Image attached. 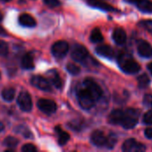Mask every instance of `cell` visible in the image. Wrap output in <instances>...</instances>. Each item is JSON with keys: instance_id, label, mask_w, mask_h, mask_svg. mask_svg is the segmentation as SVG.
Masks as SVG:
<instances>
[{"instance_id": "obj_1", "label": "cell", "mask_w": 152, "mask_h": 152, "mask_svg": "<svg viewBox=\"0 0 152 152\" xmlns=\"http://www.w3.org/2000/svg\"><path fill=\"white\" fill-rule=\"evenodd\" d=\"M140 112L135 109H127L123 113V118L121 121V126L126 129H131L134 127L138 122V117Z\"/></svg>"}, {"instance_id": "obj_2", "label": "cell", "mask_w": 152, "mask_h": 152, "mask_svg": "<svg viewBox=\"0 0 152 152\" xmlns=\"http://www.w3.org/2000/svg\"><path fill=\"white\" fill-rule=\"evenodd\" d=\"M119 66L123 71L127 74H135L140 71L141 66L134 59L123 56L119 59Z\"/></svg>"}, {"instance_id": "obj_3", "label": "cell", "mask_w": 152, "mask_h": 152, "mask_svg": "<svg viewBox=\"0 0 152 152\" xmlns=\"http://www.w3.org/2000/svg\"><path fill=\"white\" fill-rule=\"evenodd\" d=\"M77 99L79 105L84 110H90L94 107L95 100L87 92V90L83 86L77 91Z\"/></svg>"}, {"instance_id": "obj_4", "label": "cell", "mask_w": 152, "mask_h": 152, "mask_svg": "<svg viewBox=\"0 0 152 152\" xmlns=\"http://www.w3.org/2000/svg\"><path fill=\"white\" fill-rule=\"evenodd\" d=\"M83 86L87 90V92L92 95V97L95 101L99 100L102 97V88L92 78H86V79H85V81L83 82Z\"/></svg>"}, {"instance_id": "obj_5", "label": "cell", "mask_w": 152, "mask_h": 152, "mask_svg": "<svg viewBox=\"0 0 152 152\" xmlns=\"http://www.w3.org/2000/svg\"><path fill=\"white\" fill-rule=\"evenodd\" d=\"M69 51V45L67 42L60 40L53 44L52 46V53L56 58H63Z\"/></svg>"}, {"instance_id": "obj_6", "label": "cell", "mask_w": 152, "mask_h": 152, "mask_svg": "<svg viewBox=\"0 0 152 152\" xmlns=\"http://www.w3.org/2000/svg\"><path fill=\"white\" fill-rule=\"evenodd\" d=\"M18 105L20 106V110L23 111H30L32 109V100L28 93L27 92H21L17 100Z\"/></svg>"}, {"instance_id": "obj_7", "label": "cell", "mask_w": 152, "mask_h": 152, "mask_svg": "<svg viewBox=\"0 0 152 152\" xmlns=\"http://www.w3.org/2000/svg\"><path fill=\"white\" fill-rule=\"evenodd\" d=\"M122 150L126 152H141L144 151L146 147L142 143L136 142L134 139H128L124 142Z\"/></svg>"}, {"instance_id": "obj_8", "label": "cell", "mask_w": 152, "mask_h": 152, "mask_svg": "<svg viewBox=\"0 0 152 152\" xmlns=\"http://www.w3.org/2000/svg\"><path fill=\"white\" fill-rule=\"evenodd\" d=\"M37 107L45 114H53L56 111V104L54 102L48 99H41L37 102Z\"/></svg>"}, {"instance_id": "obj_9", "label": "cell", "mask_w": 152, "mask_h": 152, "mask_svg": "<svg viewBox=\"0 0 152 152\" xmlns=\"http://www.w3.org/2000/svg\"><path fill=\"white\" fill-rule=\"evenodd\" d=\"M31 84L35 87H37V88H38L40 90H43L45 92H50L52 90L49 81L46 78L43 77L42 76H35V77H33L31 78Z\"/></svg>"}, {"instance_id": "obj_10", "label": "cell", "mask_w": 152, "mask_h": 152, "mask_svg": "<svg viewBox=\"0 0 152 152\" xmlns=\"http://www.w3.org/2000/svg\"><path fill=\"white\" fill-rule=\"evenodd\" d=\"M91 142L97 147H107L108 137L102 131L96 130L91 135Z\"/></svg>"}, {"instance_id": "obj_11", "label": "cell", "mask_w": 152, "mask_h": 152, "mask_svg": "<svg viewBox=\"0 0 152 152\" xmlns=\"http://www.w3.org/2000/svg\"><path fill=\"white\" fill-rule=\"evenodd\" d=\"M88 56V51L83 45H76L71 53V57L76 61H83Z\"/></svg>"}, {"instance_id": "obj_12", "label": "cell", "mask_w": 152, "mask_h": 152, "mask_svg": "<svg viewBox=\"0 0 152 152\" xmlns=\"http://www.w3.org/2000/svg\"><path fill=\"white\" fill-rule=\"evenodd\" d=\"M138 53L141 56L144 58H151L152 57V46L146 41L141 40L137 45Z\"/></svg>"}, {"instance_id": "obj_13", "label": "cell", "mask_w": 152, "mask_h": 152, "mask_svg": "<svg viewBox=\"0 0 152 152\" xmlns=\"http://www.w3.org/2000/svg\"><path fill=\"white\" fill-rule=\"evenodd\" d=\"M19 22L20 25L24 27H28V28H33L37 25L36 20L28 13H23L19 17Z\"/></svg>"}, {"instance_id": "obj_14", "label": "cell", "mask_w": 152, "mask_h": 152, "mask_svg": "<svg viewBox=\"0 0 152 152\" xmlns=\"http://www.w3.org/2000/svg\"><path fill=\"white\" fill-rule=\"evenodd\" d=\"M113 39L116 42V44L121 45H124L126 41V31L121 28H118L114 30L113 32Z\"/></svg>"}, {"instance_id": "obj_15", "label": "cell", "mask_w": 152, "mask_h": 152, "mask_svg": "<svg viewBox=\"0 0 152 152\" xmlns=\"http://www.w3.org/2000/svg\"><path fill=\"white\" fill-rule=\"evenodd\" d=\"M124 110H114L109 116V122L112 125H120L123 118Z\"/></svg>"}, {"instance_id": "obj_16", "label": "cell", "mask_w": 152, "mask_h": 152, "mask_svg": "<svg viewBox=\"0 0 152 152\" xmlns=\"http://www.w3.org/2000/svg\"><path fill=\"white\" fill-rule=\"evenodd\" d=\"M96 53L99 55L103 56V57L108 58V59H111V58L114 57V51L109 45H100V46H98L96 48Z\"/></svg>"}, {"instance_id": "obj_17", "label": "cell", "mask_w": 152, "mask_h": 152, "mask_svg": "<svg viewBox=\"0 0 152 152\" xmlns=\"http://www.w3.org/2000/svg\"><path fill=\"white\" fill-rule=\"evenodd\" d=\"M88 4L91 6H94V7H96V8H100V9H102V10H105V11H111V12H113V11L116 10L113 6H111L108 3H106L104 1H102V0H89Z\"/></svg>"}, {"instance_id": "obj_18", "label": "cell", "mask_w": 152, "mask_h": 152, "mask_svg": "<svg viewBox=\"0 0 152 152\" xmlns=\"http://www.w3.org/2000/svg\"><path fill=\"white\" fill-rule=\"evenodd\" d=\"M20 65L25 69H31L34 68V60L33 56L30 53H26L20 61Z\"/></svg>"}, {"instance_id": "obj_19", "label": "cell", "mask_w": 152, "mask_h": 152, "mask_svg": "<svg viewBox=\"0 0 152 152\" xmlns=\"http://www.w3.org/2000/svg\"><path fill=\"white\" fill-rule=\"evenodd\" d=\"M48 76H49L50 81L52 82V84L56 88H61L62 86L61 78V77L59 76V74L55 70H51L50 72H48Z\"/></svg>"}, {"instance_id": "obj_20", "label": "cell", "mask_w": 152, "mask_h": 152, "mask_svg": "<svg viewBox=\"0 0 152 152\" xmlns=\"http://www.w3.org/2000/svg\"><path fill=\"white\" fill-rule=\"evenodd\" d=\"M56 133L58 134V142L60 145H65L69 140V134L64 131L61 130V128L60 126H57L55 128Z\"/></svg>"}, {"instance_id": "obj_21", "label": "cell", "mask_w": 152, "mask_h": 152, "mask_svg": "<svg viewBox=\"0 0 152 152\" xmlns=\"http://www.w3.org/2000/svg\"><path fill=\"white\" fill-rule=\"evenodd\" d=\"M137 7L143 12H152V1L151 0H140L136 4Z\"/></svg>"}, {"instance_id": "obj_22", "label": "cell", "mask_w": 152, "mask_h": 152, "mask_svg": "<svg viewBox=\"0 0 152 152\" xmlns=\"http://www.w3.org/2000/svg\"><path fill=\"white\" fill-rule=\"evenodd\" d=\"M14 96H15V90H14V88H12V87L4 88L2 91V97L6 102L12 101L14 99Z\"/></svg>"}, {"instance_id": "obj_23", "label": "cell", "mask_w": 152, "mask_h": 152, "mask_svg": "<svg viewBox=\"0 0 152 152\" xmlns=\"http://www.w3.org/2000/svg\"><path fill=\"white\" fill-rule=\"evenodd\" d=\"M90 40L93 43H100L103 41V36L99 28H94L90 35Z\"/></svg>"}, {"instance_id": "obj_24", "label": "cell", "mask_w": 152, "mask_h": 152, "mask_svg": "<svg viewBox=\"0 0 152 152\" xmlns=\"http://www.w3.org/2000/svg\"><path fill=\"white\" fill-rule=\"evenodd\" d=\"M18 144H19L18 139H16L14 137H12V136H8V137H6L4 140V145L6 146V147H8V148L13 149V148L17 147Z\"/></svg>"}, {"instance_id": "obj_25", "label": "cell", "mask_w": 152, "mask_h": 152, "mask_svg": "<svg viewBox=\"0 0 152 152\" xmlns=\"http://www.w3.org/2000/svg\"><path fill=\"white\" fill-rule=\"evenodd\" d=\"M150 78L149 77L146 75V74H142L139 77H138V86L141 87V88H144L146 86H149L150 84Z\"/></svg>"}, {"instance_id": "obj_26", "label": "cell", "mask_w": 152, "mask_h": 152, "mask_svg": "<svg viewBox=\"0 0 152 152\" xmlns=\"http://www.w3.org/2000/svg\"><path fill=\"white\" fill-rule=\"evenodd\" d=\"M67 70L71 74V75H77L80 72V68L73 63H69L67 65Z\"/></svg>"}, {"instance_id": "obj_27", "label": "cell", "mask_w": 152, "mask_h": 152, "mask_svg": "<svg viewBox=\"0 0 152 152\" xmlns=\"http://www.w3.org/2000/svg\"><path fill=\"white\" fill-rule=\"evenodd\" d=\"M139 25L141 27H142L143 28H145L146 30L152 32V20H144L140 21Z\"/></svg>"}, {"instance_id": "obj_28", "label": "cell", "mask_w": 152, "mask_h": 152, "mask_svg": "<svg viewBox=\"0 0 152 152\" xmlns=\"http://www.w3.org/2000/svg\"><path fill=\"white\" fill-rule=\"evenodd\" d=\"M142 122L145 125H152V110H149L142 118Z\"/></svg>"}, {"instance_id": "obj_29", "label": "cell", "mask_w": 152, "mask_h": 152, "mask_svg": "<svg viewBox=\"0 0 152 152\" xmlns=\"http://www.w3.org/2000/svg\"><path fill=\"white\" fill-rule=\"evenodd\" d=\"M7 53H8L7 44L4 41L0 40V55H6Z\"/></svg>"}, {"instance_id": "obj_30", "label": "cell", "mask_w": 152, "mask_h": 152, "mask_svg": "<svg viewBox=\"0 0 152 152\" xmlns=\"http://www.w3.org/2000/svg\"><path fill=\"white\" fill-rule=\"evenodd\" d=\"M45 4L48 5L49 7H57L61 4L60 0H44Z\"/></svg>"}, {"instance_id": "obj_31", "label": "cell", "mask_w": 152, "mask_h": 152, "mask_svg": "<svg viewBox=\"0 0 152 152\" xmlns=\"http://www.w3.org/2000/svg\"><path fill=\"white\" fill-rule=\"evenodd\" d=\"M21 151L23 152H35L37 151V148L33 144H25L21 148Z\"/></svg>"}, {"instance_id": "obj_32", "label": "cell", "mask_w": 152, "mask_h": 152, "mask_svg": "<svg viewBox=\"0 0 152 152\" xmlns=\"http://www.w3.org/2000/svg\"><path fill=\"white\" fill-rule=\"evenodd\" d=\"M143 102L145 105L152 108V94H146L143 98Z\"/></svg>"}, {"instance_id": "obj_33", "label": "cell", "mask_w": 152, "mask_h": 152, "mask_svg": "<svg viewBox=\"0 0 152 152\" xmlns=\"http://www.w3.org/2000/svg\"><path fill=\"white\" fill-rule=\"evenodd\" d=\"M144 134L148 139H152V127L147 128L144 132Z\"/></svg>"}, {"instance_id": "obj_34", "label": "cell", "mask_w": 152, "mask_h": 152, "mask_svg": "<svg viewBox=\"0 0 152 152\" xmlns=\"http://www.w3.org/2000/svg\"><path fill=\"white\" fill-rule=\"evenodd\" d=\"M0 35H3V36H5V35H6L5 30H4V28H3V27H1V26H0Z\"/></svg>"}, {"instance_id": "obj_35", "label": "cell", "mask_w": 152, "mask_h": 152, "mask_svg": "<svg viewBox=\"0 0 152 152\" xmlns=\"http://www.w3.org/2000/svg\"><path fill=\"white\" fill-rule=\"evenodd\" d=\"M127 2H129V3H131V4H136L140 0H126Z\"/></svg>"}, {"instance_id": "obj_36", "label": "cell", "mask_w": 152, "mask_h": 152, "mask_svg": "<svg viewBox=\"0 0 152 152\" xmlns=\"http://www.w3.org/2000/svg\"><path fill=\"white\" fill-rule=\"evenodd\" d=\"M148 69H149V70H150V72L151 73L152 75V62H151L149 65H148Z\"/></svg>"}, {"instance_id": "obj_37", "label": "cell", "mask_w": 152, "mask_h": 152, "mask_svg": "<svg viewBox=\"0 0 152 152\" xmlns=\"http://www.w3.org/2000/svg\"><path fill=\"white\" fill-rule=\"evenodd\" d=\"M4 125L0 122V132H2L3 130H4Z\"/></svg>"}, {"instance_id": "obj_38", "label": "cell", "mask_w": 152, "mask_h": 152, "mask_svg": "<svg viewBox=\"0 0 152 152\" xmlns=\"http://www.w3.org/2000/svg\"><path fill=\"white\" fill-rule=\"evenodd\" d=\"M3 20V14L0 12V20Z\"/></svg>"}, {"instance_id": "obj_39", "label": "cell", "mask_w": 152, "mask_h": 152, "mask_svg": "<svg viewBox=\"0 0 152 152\" xmlns=\"http://www.w3.org/2000/svg\"><path fill=\"white\" fill-rule=\"evenodd\" d=\"M2 1H4V2H9V1H11V0H2Z\"/></svg>"}, {"instance_id": "obj_40", "label": "cell", "mask_w": 152, "mask_h": 152, "mask_svg": "<svg viewBox=\"0 0 152 152\" xmlns=\"http://www.w3.org/2000/svg\"><path fill=\"white\" fill-rule=\"evenodd\" d=\"M0 77H1V74H0Z\"/></svg>"}]
</instances>
